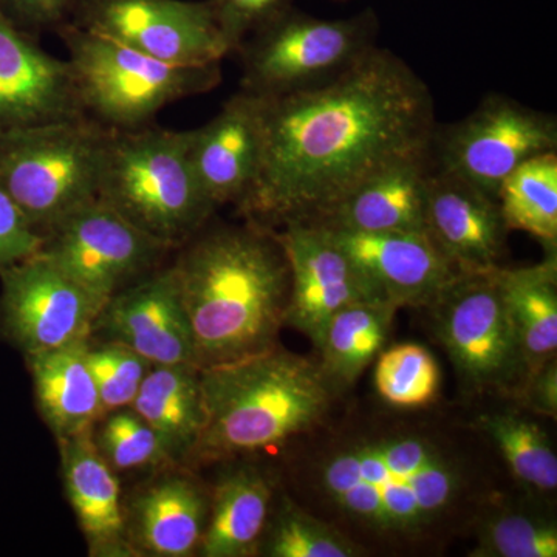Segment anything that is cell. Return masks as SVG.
<instances>
[{
    "label": "cell",
    "mask_w": 557,
    "mask_h": 557,
    "mask_svg": "<svg viewBox=\"0 0 557 557\" xmlns=\"http://www.w3.org/2000/svg\"><path fill=\"white\" fill-rule=\"evenodd\" d=\"M262 100L258 174L237 211L265 228L318 222L366 180L432 156L426 83L376 46L321 86Z\"/></svg>",
    "instance_id": "cell-1"
},
{
    "label": "cell",
    "mask_w": 557,
    "mask_h": 557,
    "mask_svg": "<svg viewBox=\"0 0 557 557\" xmlns=\"http://www.w3.org/2000/svg\"><path fill=\"white\" fill-rule=\"evenodd\" d=\"M203 230L174 263L199 369L276 347L292 282L276 230L248 220Z\"/></svg>",
    "instance_id": "cell-2"
},
{
    "label": "cell",
    "mask_w": 557,
    "mask_h": 557,
    "mask_svg": "<svg viewBox=\"0 0 557 557\" xmlns=\"http://www.w3.org/2000/svg\"><path fill=\"white\" fill-rule=\"evenodd\" d=\"M203 429L186 463H212L282 445L317 428L336 388L318 361L273 347L200 369Z\"/></svg>",
    "instance_id": "cell-3"
},
{
    "label": "cell",
    "mask_w": 557,
    "mask_h": 557,
    "mask_svg": "<svg viewBox=\"0 0 557 557\" xmlns=\"http://www.w3.org/2000/svg\"><path fill=\"white\" fill-rule=\"evenodd\" d=\"M318 485L343 515L379 533L416 534L460 497L463 474L431 440H358L319 465Z\"/></svg>",
    "instance_id": "cell-4"
},
{
    "label": "cell",
    "mask_w": 557,
    "mask_h": 557,
    "mask_svg": "<svg viewBox=\"0 0 557 557\" xmlns=\"http://www.w3.org/2000/svg\"><path fill=\"white\" fill-rule=\"evenodd\" d=\"M98 200L166 247H183L207 226L214 209L200 188L190 131H112Z\"/></svg>",
    "instance_id": "cell-5"
},
{
    "label": "cell",
    "mask_w": 557,
    "mask_h": 557,
    "mask_svg": "<svg viewBox=\"0 0 557 557\" xmlns=\"http://www.w3.org/2000/svg\"><path fill=\"white\" fill-rule=\"evenodd\" d=\"M57 32L69 51L84 112L110 131L149 126L171 102L212 90L222 79L220 62L171 64L72 22Z\"/></svg>",
    "instance_id": "cell-6"
},
{
    "label": "cell",
    "mask_w": 557,
    "mask_h": 557,
    "mask_svg": "<svg viewBox=\"0 0 557 557\" xmlns=\"http://www.w3.org/2000/svg\"><path fill=\"white\" fill-rule=\"evenodd\" d=\"M112 131L89 119L0 137V189L40 234L97 199Z\"/></svg>",
    "instance_id": "cell-7"
},
{
    "label": "cell",
    "mask_w": 557,
    "mask_h": 557,
    "mask_svg": "<svg viewBox=\"0 0 557 557\" xmlns=\"http://www.w3.org/2000/svg\"><path fill=\"white\" fill-rule=\"evenodd\" d=\"M379 17L362 11L347 20H319L288 9L252 33L240 53V90L276 98L335 78L375 47Z\"/></svg>",
    "instance_id": "cell-8"
},
{
    "label": "cell",
    "mask_w": 557,
    "mask_h": 557,
    "mask_svg": "<svg viewBox=\"0 0 557 557\" xmlns=\"http://www.w3.org/2000/svg\"><path fill=\"white\" fill-rule=\"evenodd\" d=\"M498 269L457 273L429 307L440 343L465 388L475 394H518L527 379Z\"/></svg>",
    "instance_id": "cell-9"
},
{
    "label": "cell",
    "mask_w": 557,
    "mask_h": 557,
    "mask_svg": "<svg viewBox=\"0 0 557 557\" xmlns=\"http://www.w3.org/2000/svg\"><path fill=\"white\" fill-rule=\"evenodd\" d=\"M557 121L511 98L490 95L467 119L435 131V168L497 200L504 180L520 164L556 152Z\"/></svg>",
    "instance_id": "cell-10"
},
{
    "label": "cell",
    "mask_w": 557,
    "mask_h": 557,
    "mask_svg": "<svg viewBox=\"0 0 557 557\" xmlns=\"http://www.w3.org/2000/svg\"><path fill=\"white\" fill-rule=\"evenodd\" d=\"M170 247L95 199L42 234L39 255L104 304L157 270Z\"/></svg>",
    "instance_id": "cell-11"
},
{
    "label": "cell",
    "mask_w": 557,
    "mask_h": 557,
    "mask_svg": "<svg viewBox=\"0 0 557 557\" xmlns=\"http://www.w3.org/2000/svg\"><path fill=\"white\" fill-rule=\"evenodd\" d=\"M69 22L171 64H219L230 54L211 0H75Z\"/></svg>",
    "instance_id": "cell-12"
},
{
    "label": "cell",
    "mask_w": 557,
    "mask_h": 557,
    "mask_svg": "<svg viewBox=\"0 0 557 557\" xmlns=\"http://www.w3.org/2000/svg\"><path fill=\"white\" fill-rule=\"evenodd\" d=\"M0 278V332L24 357L91 338L101 304L39 252Z\"/></svg>",
    "instance_id": "cell-13"
},
{
    "label": "cell",
    "mask_w": 557,
    "mask_h": 557,
    "mask_svg": "<svg viewBox=\"0 0 557 557\" xmlns=\"http://www.w3.org/2000/svg\"><path fill=\"white\" fill-rule=\"evenodd\" d=\"M281 228L276 234L292 277L285 327L317 347L333 314L351 304L386 300L321 225L293 220Z\"/></svg>",
    "instance_id": "cell-14"
},
{
    "label": "cell",
    "mask_w": 557,
    "mask_h": 557,
    "mask_svg": "<svg viewBox=\"0 0 557 557\" xmlns=\"http://www.w3.org/2000/svg\"><path fill=\"white\" fill-rule=\"evenodd\" d=\"M86 116L69 61L51 57L0 3V137Z\"/></svg>",
    "instance_id": "cell-15"
},
{
    "label": "cell",
    "mask_w": 557,
    "mask_h": 557,
    "mask_svg": "<svg viewBox=\"0 0 557 557\" xmlns=\"http://www.w3.org/2000/svg\"><path fill=\"white\" fill-rule=\"evenodd\" d=\"M94 335L129 347L152 366H197L174 265L152 271L115 293L98 314Z\"/></svg>",
    "instance_id": "cell-16"
},
{
    "label": "cell",
    "mask_w": 557,
    "mask_h": 557,
    "mask_svg": "<svg viewBox=\"0 0 557 557\" xmlns=\"http://www.w3.org/2000/svg\"><path fill=\"white\" fill-rule=\"evenodd\" d=\"M507 233L496 199L432 166L424 200V234L457 273L502 267Z\"/></svg>",
    "instance_id": "cell-17"
},
{
    "label": "cell",
    "mask_w": 557,
    "mask_h": 557,
    "mask_svg": "<svg viewBox=\"0 0 557 557\" xmlns=\"http://www.w3.org/2000/svg\"><path fill=\"white\" fill-rule=\"evenodd\" d=\"M322 228L397 309H429L457 274L426 234Z\"/></svg>",
    "instance_id": "cell-18"
},
{
    "label": "cell",
    "mask_w": 557,
    "mask_h": 557,
    "mask_svg": "<svg viewBox=\"0 0 557 557\" xmlns=\"http://www.w3.org/2000/svg\"><path fill=\"white\" fill-rule=\"evenodd\" d=\"M263 100L239 90L205 126L190 131V159L214 211L239 205L258 174Z\"/></svg>",
    "instance_id": "cell-19"
},
{
    "label": "cell",
    "mask_w": 557,
    "mask_h": 557,
    "mask_svg": "<svg viewBox=\"0 0 557 557\" xmlns=\"http://www.w3.org/2000/svg\"><path fill=\"white\" fill-rule=\"evenodd\" d=\"M163 468L139 487L126 511L127 533L138 556L189 557L199 553L209 515V494L188 472Z\"/></svg>",
    "instance_id": "cell-20"
},
{
    "label": "cell",
    "mask_w": 557,
    "mask_h": 557,
    "mask_svg": "<svg viewBox=\"0 0 557 557\" xmlns=\"http://www.w3.org/2000/svg\"><path fill=\"white\" fill-rule=\"evenodd\" d=\"M65 496L94 557L138 556L127 533L120 480L102 458L91 431L58 442Z\"/></svg>",
    "instance_id": "cell-21"
},
{
    "label": "cell",
    "mask_w": 557,
    "mask_h": 557,
    "mask_svg": "<svg viewBox=\"0 0 557 557\" xmlns=\"http://www.w3.org/2000/svg\"><path fill=\"white\" fill-rule=\"evenodd\" d=\"M431 170L432 156L395 164L366 180L313 223L361 233L424 234V200Z\"/></svg>",
    "instance_id": "cell-22"
},
{
    "label": "cell",
    "mask_w": 557,
    "mask_h": 557,
    "mask_svg": "<svg viewBox=\"0 0 557 557\" xmlns=\"http://www.w3.org/2000/svg\"><path fill=\"white\" fill-rule=\"evenodd\" d=\"M90 339L25 355L39 416L58 442L91 431L102 416L87 361Z\"/></svg>",
    "instance_id": "cell-23"
},
{
    "label": "cell",
    "mask_w": 557,
    "mask_h": 557,
    "mask_svg": "<svg viewBox=\"0 0 557 557\" xmlns=\"http://www.w3.org/2000/svg\"><path fill=\"white\" fill-rule=\"evenodd\" d=\"M273 507V487L259 469L242 467L220 478L209 496L203 557H249L259 552Z\"/></svg>",
    "instance_id": "cell-24"
},
{
    "label": "cell",
    "mask_w": 557,
    "mask_h": 557,
    "mask_svg": "<svg viewBox=\"0 0 557 557\" xmlns=\"http://www.w3.org/2000/svg\"><path fill=\"white\" fill-rule=\"evenodd\" d=\"M131 408L153 429L171 463H186L203 429L200 369L152 366Z\"/></svg>",
    "instance_id": "cell-25"
},
{
    "label": "cell",
    "mask_w": 557,
    "mask_h": 557,
    "mask_svg": "<svg viewBox=\"0 0 557 557\" xmlns=\"http://www.w3.org/2000/svg\"><path fill=\"white\" fill-rule=\"evenodd\" d=\"M512 324L518 332L527 376L556 359L557 259L548 252L544 262L523 269H498ZM527 380V379H525Z\"/></svg>",
    "instance_id": "cell-26"
},
{
    "label": "cell",
    "mask_w": 557,
    "mask_h": 557,
    "mask_svg": "<svg viewBox=\"0 0 557 557\" xmlns=\"http://www.w3.org/2000/svg\"><path fill=\"white\" fill-rule=\"evenodd\" d=\"M397 310L387 300H364L333 314L317 350L319 366L336 391L351 386L379 358Z\"/></svg>",
    "instance_id": "cell-27"
},
{
    "label": "cell",
    "mask_w": 557,
    "mask_h": 557,
    "mask_svg": "<svg viewBox=\"0 0 557 557\" xmlns=\"http://www.w3.org/2000/svg\"><path fill=\"white\" fill-rule=\"evenodd\" d=\"M502 218L509 230L523 231L556 252L557 156L542 153L520 164L497 193Z\"/></svg>",
    "instance_id": "cell-28"
},
{
    "label": "cell",
    "mask_w": 557,
    "mask_h": 557,
    "mask_svg": "<svg viewBox=\"0 0 557 557\" xmlns=\"http://www.w3.org/2000/svg\"><path fill=\"white\" fill-rule=\"evenodd\" d=\"M478 426L497 446L509 471L522 485L537 493L556 491V453L536 421L512 410H497L480 416Z\"/></svg>",
    "instance_id": "cell-29"
},
{
    "label": "cell",
    "mask_w": 557,
    "mask_h": 557,
    "mask_svg": "<svg viewBox=\"0 0 557 557\" xmlns=\"http://www.w3.org/2000/svg\"><path fill=\"white\" fill-rule=\"evenodd\" d=\"M258 555L269 557H357L362 548L339 530L288 498L271 507Z\"/></svg>",
    "instance_id": "cell-30"
},
{
    "label": "cell",
    "mask_w": 557,
    "mask_h": 557,
    "mask_svg": "<svg viewBox=\"0 0 557 557\" xmlns=\"http://www.w3.org/2000/svg\"><path fill=\"white\" fill-rule=\"evenodd\" d=\"M376 392L387 405L418 409L437 398L442 373L434 355L418 344L384 348L375 359Z\"/></svg>",
    "instance_id": "cell-31"
},
{
    "label": "cell",
    "mask_w": 557,
    "mask_h": 557,
    "mask_svg": "<svg viewBox=\"0 0 557 557\" xmlns=\"http://www.w3.org/2000/svg\"><path fill=\"white\" fill-rule=\"evenodd\" d=\"M91 438L113 471L163 469L172 465L153 429L132 408L102 413L91 428Z\"/></svg>",
    "instance_id": "cell-32"
},
{
    "label": "cell",
    "mask_w": 557,
    "mask_h": 557,
    "mask_svg": "<svg viewBox=\"0 0 557 557\" xmlns=\"http://www.w3.org/2000/svg\"><path fill=\"white\" fill-rule=\"evenodd\" d=\"M475 556L556 557V523L528 512H497L480 528Z\"/></svg>",
    "instance_id": "cell-33"
},
{
    "label": "cell",
    "mask_w": 557,
    "mask_h": 557,
    "mask_svg": "<svg viewBox=\"0 0 557 557\" xmlns=\"http://www.w3.org/2000/svg\"><path fill=\"white\" fill-rule=\"evenodd\" d=\"M91 375L100 395L102 413L131 408L152 364L129 347L112 341L89 343Z\"/></svg>",
    "instance_id": "cell-34"
},
{
    "label": "cell",
    "mask_w": 557,
    "mask_h": 557,
    "mask_svg": "<svg viewBox=\"0 0 557 557\" xmlns=\"http://www.w3.org/2000/svg\"><path fill=\"white\" fill-rule=\"evenodd\" d=\"M215 21L230 53L271 21L292 9V0H211Z\"/></svg>",
    "instance_id": "cell-35"
},
{
    "label": "cell",
    "mask_w": 557,
    "mask_h": 557,
    "mask_svg": "<svg viewBox=\"0 0 557 557\" xmlns=\"http://www.w3.org/2000/svg\"><path fill=\"white\" fill-rule=\"evenodd\" d=\"M42 234L33 228L14 201L0 189V269L39 251Z\"/></svg>",
    "instance_id": "cell-36"
},
{
    "label": "cell",
    "mask_w": 557,
    "mask_h": 557,
    "mask_svg": "<svg viewBox=\"0 0 557 557\" xmlns=\"http://www.w3.org/2000/svg\"><path fill=\"white\" fill-rule=\"evenodd\" d=\"M11 13L35 30H58L72 17L75 0H3Z\"/></svg>",
    "instance_id": "cell-37"
},
{
    "label": "cell",
    "mask_w": 557,
    "mask_h": 557,
    "mask_svg": "<svg viewBox=\"0 0 557 557\" xmlns=\"http://www.w3.org/2000/svg\"><path fill=\"white\" fill-rule=\"evenodd\" d=\"M518 397L527 408L541 416H557V362L556 359L531 373L520 386Z\"/></svg>",
    "instance_id": "cell-38"
}]
</instances>
